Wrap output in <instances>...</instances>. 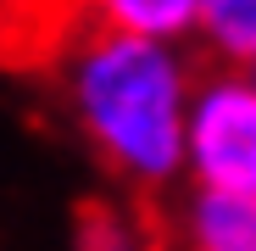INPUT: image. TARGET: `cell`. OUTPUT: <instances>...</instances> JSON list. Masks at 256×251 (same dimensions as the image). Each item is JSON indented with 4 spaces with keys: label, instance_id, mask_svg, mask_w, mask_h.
Segmentation results:
<instances>
[{
    "label": "cell",
    "instance_id": "cell-2",
    "mask_svg": "<svg viewBox=\"0 0 256 251\" xmlns=\"http://www.w3.org/2000/svg\"><path fill=\"white\" fill-rule=\"evenodd\" d=\"M184 179L256 190V67H200L190 101Z\"/></svg>",
    "mask_w": 256,
    "mask_h": 251
},
{
    "label": "cell",
    "instance_id": "cell-3",
    "mask_svg": "<svg viewBox=\"0 0 256 251\" xmlns=\"http://www.w3.org/2000/svg\"><path fill=\"white\" fill-rule=\"evenodd\" d=\"M156 229L167 251H256V190H218L184 179L167 195Z\"/></svg>",
    "mask_w": 256,
    "mask_h": 251
},
{
    "label": "cell",
    "instance_id": "cell-4",
    "mask_svg": "<svg viewBox=\"0 0 256 251\" xmlns=\"http://www.w3.org/2000/svg\"><path fill=\"white\" fill-rule=\"evenodd\" d=\"M72 251H167L162 229L140 218L134 195H112V201H84L72 218Z\"/></svg>",
    "mask_w": 256,
    "mask_h": 251
},
{
    "label": "cell",
    "instance_id": "cell-6",
    "mask_svg": "<svg viewBox=\"0 0 256 251\" xmlns=\"http://www.w3.org/2000/svg\"><path fill=\"white\" fill-rule=\"evenodd\" d=\"M195 45L212 67H256V0H200Z\"/></svg>",
    "mask_w": 256,
    "mask_h": 251
},
{
    "label": "cell",
    "instance_id": "cell-1",
    "mask_svg": "<svg viewBox=\"0 0 256 251\" xmlns=\"http://www.w3.org/2000/svg\"><path fill=\"white\" fill-rule=\"evenodd\" d=\"M50 73L78 145L100 162L117 195L167 201L184 184L190 101L200 78L184 45L84 23Z\"/></svg>",
    "mask_w": 256,
    "mask_h": 251
},
{
    "label": "cell",
    "instance_id": "cell-7",
    "mask_svg": "<svg viewBox=\"0 0 256 251\" xmlns=\"http://www.w3.org/2000/svg\"><path fill=\"white\" fill-rule=\"evenodd\" d=\"M6 12H12V39L28 28V56L34 62H56L62 45L90 23L84 0H6Z\"/></svg>",
    "mask_w": 256,
    "mask_h": 251
},
{
    "label": "cell",
    "instance_id": "cell-5",
    "mask_svg": "<svg viewBox=\"0 0 256 251\" xmlns=\"http://www.w3.org/2000/svg\"><path fill=\"white\" fill-rule=\"evenodd\" d=\"M84 12L100 28L173 39V45H190L195 28H200V0H84Z\"/></svg>",
    "mask_w": 256,
    "mask_h": 251
}]
</instances>
